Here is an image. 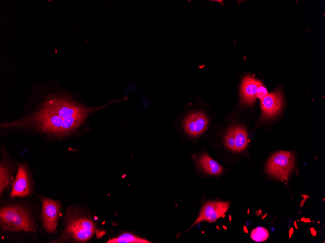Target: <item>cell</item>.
Wrapping results in <instances>:
<instances>
[{
  "instance_id": "cell-5",
  "label": "cell",
  "mask_w": 325,
  "mask_h": 243,
  "mask_svg": "<svg viewBox=\"0 0 325 243\" xmlns=\"http://www.w3.org/2000/svg\"><path fill=\"white\" fill-rule=\"evenodd\" d=\"M41 200L43 227L47 232H55L60 214V204L57 201L46 197H41Z\"/></svg>"
},
{
  "instance_id": "cell-7",
  "label": "cell",
  "mask_w": 325,
  "mask_h": 243,
  "mask_svg": "<svg viewBox=\"0 0 325 243\" xmlns=\"http://www.w3.org/2000/svg\"><path fill=\"white\" fill-rule=\"evenodd\" d=\"M31 193L30 176L26 163H18L17 174L12 182L10 197H24Z\"/></svg>"
},
{
  "instance_id": "cell-15",
  "label": "cell",
  "mask_w": 325,
  "mask_h": 243,
  "mask_svg": "<svg viewBox=\"0 0 325 243\" xmlns=\"http://www.w3.org/2000/svg\"><path fill=\"white\" fill-rule=\"evenodd\" d=\"M252 240L256 242L266 241L269 237V232L264 227H259L254 229L251 232Z\"/></svg>"
},
{
  "instance_id": "cell-11",
  "label": "cell",
  "mask_w": 325,
  "mask_h": 243,
  "mask_svg": "<svg viewBox=\"0 0 325 243\" xmlns=\"http://www.w3.org/2000/svg\"><path fill=\"white\" fill-rule=\"evenodd\" d=\"M198 162L204 172L211 175H218L223 171L222 167L205 153L199 157Z\"/></svg>"
},
{
  "instance_id": "cell-2",
  "label": "cell",
  "mask_w": 325,
  "mask_h": 243,
  "mask_svg": "<svg viewBox=\"0 0 325 243\" xmlns=\"http://www.w3.org/2000/svg\"><path fill=\"white\" fill-rule=\"evenodd\" d=\"M0 222L5 231L35 232L36 227L29 212L19 206L10 205L1 208Z\"/></svg>"
},
{
  "instance_id": "cell-10",
  "label": "cell",
  "mask_w": 325,
  "mask_h": 243,
  "mask_svg": "<svg viewBox=\"0 0 325 243\" xmlns=\"http://www.w3.org/2000/svg\"><path fill=\"white\" fill-rule=\"evenodd\" d=\"M262 83L259 80L250 76H246L242 81L240 88L242 102L252 105L256 98L257 88Z\"/></svg>"
},
{
  "instance_id": "cell-4",
  "label": "cell",
  "mask_w": 325,
  "mask_h": 243,
  "mask_svg": "<svg viewBox=\"0 0 325 243\" xmlns=\"http://www.w3.org/2000/svg\"><path fill=\"white\" fill-rule=\"evenodd\" d=\"M294 154L287 151H280L273 154L268 160L266 170L269 175L285 183L294 169Z\"/></svg>"
},
{
  "instance_id": "cell-6",
  "label": "cell",
  "mask_w": 325,
  "mask_h": 243,
  "mask_svg": "<svg viewBox=\"0 0 325 243\" xmlns=\"http://www.w3.org/2000/svg\"><path fill=\"white\" fill-rule=\"evenodd\" d=\"M229 206V202L213 201L205 204L190 228L200 222L206 221L213 223L216 222L218 218L223 217Z\"/></svg>"
},
{
  "instance_id": "cell-17",
  "label": "cell",
  "mask_w": 325,
  "mask_h": 243,
  "mask_svg": "<svg viewBox=\"0 0 325 243\" xmlns=\"http://www.w3.org/2000/svg\"><path fill=\"white\" fill-rule=\"evenodd\" d=\"M268 95V93L266 88L262 84L258 87L256 95V97H258L261 100Z\"/></svg>"
},
{
  "instance_id": "cell-16",
  "label": "cell",
  "mask_w": 325,
  "mask_h": 243,
  "mask_svg": "<svg viewBox=\"0 0 325 243\" xmlns=\"http://www.w3.org/2000/svg\"><path fill=\"white\" fill-rule=\"evenodd\" d=\"M225 146L229 149L235 151V141L233 129H230L225 137Z\"/></svg>"
},
{
  "instance_id": "cell-9",
  "label": "cell",
  "mask_w": 325,
  "mask_h": 243,
  "mask_svg": "<svg viewBox=\"0 0 325 243\" xmlns=\"http://www.w3.org/2000/svg\"><path fill=\"white\" fill-rule=\"evenodd\" d=\"M208 126V119L201 112L188 115L183 121V127L190 135L197 137L203 133Z\"/></svg>"
},
{
  "instance_id": "cell-1",
  "label": "cell",
  "mask_w": 325,
  "mask_h": 243,
  "mask_svg": "<svg viewBox=\"0 0 325 243\" xmlns=\"http://www.w3.org/2000/svg\"><path fill=\"white\" fill-rule=\"evenodd\" d=\"M46 87L35 88L23 115L0 121L1 133L21 132L49 139H65L85 130L90 117L94 113L124 100L113 99L100 106L90 107L64 90Z\"/></svg>"
},
{
  "instance_id": "cell-8",
  "label": "cell",
  "mask_w": 325,
  "mask_h": 243,
  "mask_svg": "<svg viewBox=\"0 0 325 243\" xmlns=\"http://www.w3.org/2000/svg\"><path fill=\"white\" fill-rule=\"evenodd\" d=\"M283 106V98L279 91L268 94L261 100L263 117L268 118L279 113Z\"/></svg>"
},
{
  "instance_id": "cell-13",
  "label": "cell",
  "mask_w": 325,
  "mask_h": 243,
  "mask_svg": "<svg viewBox=\"0 0 325 243\" xmlns=\"http://www.w3.org/2000/svg\"><path fill=\"white\" fill-rule=\"evenodd\" d=\"M233 129L235 141V151H242L247 147L250 142L248 138V133L245 129L242 127H235Z\"/></svg>"
},
{
  "instance_id": "cell-14",
  "label": "cell",
  "mask_w": 325,
  "mask_h": 243,
  "mask_svg": "<svg viewBox=\"0 0 325 243\" xmlns=\"http://www.w3.org/2000/svg\"><path fill=\"white\" fill-rule=\"evenodd\" d=\"M108 243H149L146 240L139 238L132 234L124 233L118 237L110 239Z\"/></svg>"
},
{
  "instance_id": "cell-12",
  "label": "cell",
  "mask_w": 325,
  "mask_h": 243,
  "mask_svg": "<svg viewBox=\"0 0 325 243\" xmlns=\"http://www.w3.org/2000/svg\"><path fill=\"white\" fill-rule=\"evenodd\" d=\"M6 157L0 163V192H2L7 187L12 176V162Z\"/></svg>"
},
{
  "instance_id": "cell-3",
  "label": "cell",
  "mask_w": 325,
  "mask_h": 243,
  "mask_svg": "<svg viewBox=\"0 0 325 243\" xmlns=\"http://www.w3.org/2000/svg\"><path fill=\"white\" fill-rule=\"evenodd\" d=\"M95 230V225L90 218L77 213H69L66 217L62 238L85 242L92 237Z\"/></svg>"
}]
</instances>
